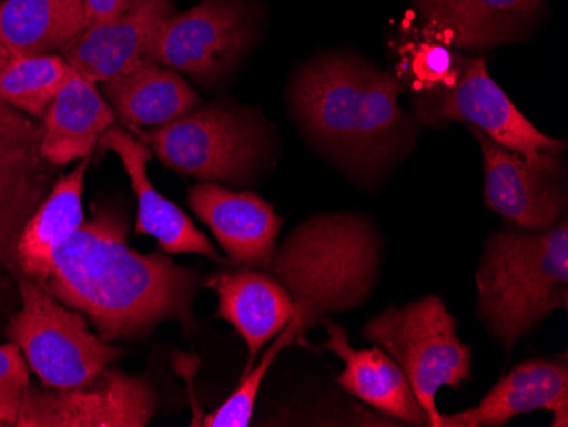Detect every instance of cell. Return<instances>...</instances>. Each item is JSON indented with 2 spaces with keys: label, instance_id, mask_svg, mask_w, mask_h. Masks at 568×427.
Instances as JSON below:
<instances>
[{
  "label": "cell",
  "instance_id": "obj_1",
  "mask_svg": "<svg viewBox=\"0 0 568 427\" xmlns=\"http://www.w3.org/2000/svg\"><path fill=\"white\" fill-rule=\"evenodd\" d=\"M196 271L161 253H136L128 244V218L114 206H98L57 251L43 288L81 312L108 343L149 336L162 322L194 327L200 292Z\"/></svg>",
  "mask_w": 568,
  "mask_h": 427
},
{
  "label": "cell",
  "instance_id": "obj_2",
  "mask_svg": "<svg viewBox=\"0 0 568 427\" xmlns=\"http://www.w3.org/2000/svg\"><path fill=\"white\" fill-rule=\"evenodd\" d=\"M402 82L359 57L306 63L290 89L293 113L322 149L361 177H376L410 149Z\"/></svg>",
  "mask_w": 568,
  "mask_h": 427
},
{
  "label": "cell",
  "instance_id": "obj_3",
  "mask_svg": "<svg viewBox=\"0 0 568 427\" xmlns=\"http://www.w3.org/2000/svg\"><path fill=\"white\" fill-rule=\"evenodd\" d=\"M379 238L368 220L351 213L308 218L276 247L274 274L293 296L296 314L276 337L292 346L332 312L357 307L378 276Z\"/></svg>",
  "mask_w": 568,
  "mask_h": 427
},
{
  "label": "cell",
  "instance_id": "obj_4",
  "mask_svg": "<svg viewBox=\"0 0 568 427\" xmlns=\"http://www.w3.org/2000/svg\"><path fill=\"white\" fill-rule=\"evenodd\" d=\"M475 279L481 321L510 349L551 312L567 308V220L548 231L490 235Z\"/></svg>",
  "mask_w": 568,
  "mask_h": 427
},
{
  "label": "cell",
  "instance_id": "obj_5",
  "mask_svg": "<svg viewBox=\"0 0 568 427\" xmlns=\"http://www.w3.org/2000/svg\"><path fill=\"white\" fill-rule=\"evenodd\" d=\"M14 282L21 308L9 317L6 336L43 387L65 390L88 384L123 356L121 347L92 333L81 312L22 274H16Z\"/></svg>",
  "mask_w": 568,
  "mask_h": 427
},
{
  "label": "cell",
  "instance_id": "obj_6",
  "mask_svg": "<svg viewBox=\"0 0 568 427\" xmlns=\"http://www.w3.org/2000/svg\"><path fill=\"white\" fill-rule=\"evenodd\" d=\"M165 167L203 183L242 186L260 167L266 139L244 110L213 103L164 126L132 132Z\"/></svg>",
  "mask_w": 568,
  "mask_h": 427
},
{
  "label": "cell",
  "instance_id": "obj_7",
  "mask_svg": "<svg viewBox=\"0 0 568 427\" xmlns=\"http://www.w3.org/2000/svg\"><path fill=\"white\" fill-rule=\"evenodd\" d=\"M456 327L445 302L430 295L388 308L363 333L400 366L433 427L442 416L436 407L439 388H456L470 378L471 350L458 339Z\"/></svg>",
  "mask_w": 568,
  "mask_h": 427
},
{
  "label": "cell",
  "instance_id": "obj_8",
  "mask_svg": "<svg viewBox=\"0 0 568 427\" xmlns=\"http://www.w3.org/2000/svg\"><path fill=\"white\" fill-rule=\"evenodd\" d=\"M416 113L429 126L468 124L506 149L519 154H564V140L550 139L514 106L506 92L487 72L481 57L459 55L448 81L416 92Z\"/></svg>",
  "mask_w": 568,
  "mask_h": 427
},
{
  "label": "cell",
  "instance_id": "obj_9",
  "mask_svg": "<svg viewBox=\"0 0 568 427\" xmlns=\"http://www.w3.org/2000/svg\"><path fill=\"white\" fill-rule=\"evenodd\" d=\"M254 37L244 0H203L165 19L153 43L152 60L212 85L234 69Z\"/></svg>",
  "mask_w": 568,
  "mask_h": 427
},
{
  "label": "cell",
  "instance_id": "obj_10",
  "mask_svg": "<svg viewBox=\"0 0 568 427\" xmlns=\"http://www.w3.org/2000/svg\"><path fill=\"white\" fill-rule=\"evenodd\" d=\"M158 410V394L145 376L102 369L79 387L26 390L14 427H145Z\"/></svg>",
  "mask_w": 568,
  "mask_h": 427
},
{
  "label": "cell",
  "instance_id": "obj_11",
  "mask_svg": "<svg viewBox=\"0 0 568 427\" xmlns=\"http://www.w3.org/2000/svg\"><path fill=\"white\" fill-rule=\"evenodd\" d=\"M484 154L485 203L521 231H548L564 220L567 183L561 154L528 157L470 126Z\"/></svg>",
  "mask_w": 568,
  "mask_h": 427
},
{
  "label": "cell",
  "instance_id": "obj_12",
  "mask_svg": "<svg viewBox=\"0 0 568 427\" xmlns=\"http://www.w3.org/2000/svg\"><path fill=\"white\" fill-rule=\"evenodd\" d=\"M419 38L455 50H484L523 40L545 11V0H412Z\"/></svg>",
  "mask_w": 568,
  "mask_h": 427
},
{
  "label": "cell",
  "instance_id": "obj_13",
  "mask_svg": "<svg viewBox=\"0 0 568 427\" xmlns=\"http://www.w3.org/2000/svg\"><path fill=\"white\" fill-rule=\"evenodd\" d=\"M174 12L172 0H128L116 18L88 28L62 57L79 75L99 85L152 60L159 30Z\"/></svg>",
  "mask_w": 568,
  "mask_h": 427
},
{
  "label": "cell",
  "instance_id": "obj_14",
  "mask_svg": "<svg viewBox=\"0 0 568 427\" xmlns=\"http://www.w3.org/2000/svg\"><path fill=\"white\" fill-rule=\"evenodd\" d=\"M187 203L215 235L230 263L270 266L283 220L267 201L251 191L237 193L219 183H201L191 187Z\"/></svg>",
  "mask_w": 568,
  "mask_h": 427
},
{
  "label": "cell",
  "instance_id": "obj_15",
  "mask_svg": "<svg viewBox=\"0 0 568 427\" xmlns=\"http://www.w3.org/2000/svg\"><path fill=\"white\" fill-rule=\"evenodd\" d=\"M98 145L116 154L130 177L139 205L136 234L155 238L165 254H200L223 263L215 245L194 225L191 216L153 186L149 175L152 150L142 140L114 124Z\"/></svg>",
  "mask_w": 568,
  "mask_h": 427
},
{
  "label": "cell",
  "instance_id": "obj_16",
  "mask_svg": "<svg viewBox=\"0 0 568 427\" xmlns=\"http://www.w3.org/2000/svg\"><path fill=\"white\" fill-rule=\"evenodd\" d=\"M206 285L219 296L216 317L229 322L247 344V369L295 317V302L286 286L260 267L222 271Z\"/></svg>",
  "mask_w": 568,
  "mask_h": 427
},
{
  "label": "cell",
  "instance_id": "obj_17",
  "mask_svg": "<svg viewBox=\"0 0 568 427\" xmlns=\"http://www.w3.org/2000/svg\"><path fill=\"white\" fill-rule=\"evenodd\" d=\"M550 410L554 426H568L565 359H529L510 369L474 409L439 416L437 427H499L519 414Z\"/></svg>",
  "mask_w": 568,
  "mask_h": 427
},
{
  "label": "cell",
  "instance_id": "obj_18",
  "mask_svg": "<svg viewBox=\"0 0 568 427\" xmlns=\"http://www.w3.org/2000/svg\"><path fill=\"white\" fill-rule=\"evenodd\" d=\"M321 322L328 334L322 349L332 350L344 362V372L337 376V384L344 390L385 416L414 426H430L429 416L420 407L407 376L385 350L353 349L339 324L324 318Z\"/></svg>",
  "mask_w": 568,
  "mask_h": 427
},
{
  "label": "cell",
  "instance_id": "obj_19",
  "mask_svg": "<svg viewBox=\"0 0 568 427\" xmlns=\"http://www.w3.org/2000/svg\"><path fill=\"white\" fill-rule=\"evenodd\" d=\"M40 121L41 157L53 167L91 157L101 136L118 123L98 85L77 72L60 89Z\"/></svg>",
  "mask_w": 568,
  "mask_h": 427
},
{
  "label": "cell",
  "instance_id": "obj_20",
  "mask_svg": "<svg viewBox=\"0 0 568 427\" xmlns=\"http://www.w3.org/2000/svg\"><path fill=\"white\" fill-rule=\"evenodd\" d=\"M88 167L89 157L82 159L69 174L59 177L19 235L16 245L19 274L33 279L41 288L50 278L57 251L85 222L82 197Z\"/></svg>",
  "mask_w": 568,
  "mask_h": 427
},
{
  "label": "cell",
  "instance_id": "obj_21",
  "mask_svg": "<svg viewBox=\"0 0 568 427\" xmlns=\"http://www.w3.org/2000/svg\"><path fill=\"white\" fill-rule=\"evenodd\" d=\"M99 88L116 120L132 132L164 126L200 104V95L181 73L153 60L101 82Z\"/></svg>",
  "mask_w": 568,
  "mask_h": 427
},
{
  "label": "cell",
  "instance_id": "obj_22",
  "mask_svg": "<svg viewBox=\"0 0 568 427\" xmlns=\"http://www.w3.org/2000/svg\"><path fill=\"white\" fill-rule=\"evenodd\" d=\"M88 30L84 0H4L0 52L62 55Z\"/></svg>",
  "mask_w": 568,
  "mask_h": 427
},
{
  "label": "cell",
  "instance_id": "obj_23",
  "mask_svg": "<svg viewBox=\"0 0 568 427\" xmlns=\"http://www.w3.org/2000/svg\"><path fill=\"white\" fill-rule=\"evenodd\" d=\"M40 145L0 146V266L19 274L16 245L26 222L50 193V172Z\"/></svg>",
  "mask_w": 568,
  "mask_h": 427
},
{
  "label": "cell",
  "instance_id": "obj_24",
  "mask_svg": "<svg viewBox=\"0 0 568 427\" xmlns=\"http://www.w3.org/2000/svg\"><path fill=\"white\" fill-rule=\"evenodd\" d=\"M75 70L62 55H9L0 52V101L41 120Z\"/></svg>",
  "mask_w": 568,
  "mask_h": 427
},
{
  "label": "cell",
  "instance_id": "obj_25",
  "mask_svg": "<svg viewBox=\"0 0 568 427\" xmlns=\"http://www.w3.org/2000/svg\"><path fill=\"white\" fill-rule=\"evenodd\" d=\"M30 385V368L19 347L11 340L0 344V420L4 426H16Z\"/></svg>",
  "mask_w": 568,
  "mask_h": 427
},
{
  "label": "cell",
  "instance_id": "obj_26",
  "mask_svg": "<svg viewBox=\"0 0 568 427\" xmlns=\"http://www.w3.org/2000/svg\"><path fill=\"white\" fill-rule=\"evenodd\" d=\"M41 123L0 101V146L40 145Z\"/></svg>",
  "mask_w": 568,
  "mask_h": 427
},
{
  "label": "cell",
  "instance_id": "obj_27",
  "mask_svg": "<svg viewBox=\"0 0 568 427\" xmlns=\"http://www.w3.org/2000/svg\"><path fill=\"white\" fill-rule=\"evenodd\" d=\"M126 4L128 0H84L88 28L111 21L126 8Z\"/></svg>",
  "mask_w": 568,
  "mask_h": 427
},
{
  "label": "cell",
  "instance_id": "obj_28",
  "mask_svg": "<svg viewBox=\"0 0 568 427\" xmlns=\"http://www.w3.org/2000/svg\"><path fill=\"white\" fill-rule=\"evenodd\" d=\"M4 426V423H2V420H0V427Z\"/></svg>",
  "mask_w": 568,
  "mask_h": 427
}]
</instances>
